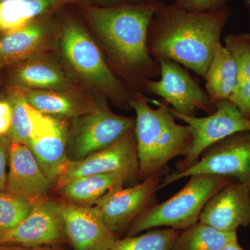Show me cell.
<instances>
[{"instance_id":"obj_1","label":"cell","mask_w":250,"mask_h":250,"mask_svg":"<svg viewBox=\"0 0 250 250\" xmlns=\"http://www.w3.org/2000/svg\"><path fill=\"white\" fill-rule=\"evenodd\" d=\"M163 3L86 10L107 54L108 65L134 93H144L146 82L161 75L160 65L148 49L147 35L151 21Z\"/></svg>"},{"instance_id":"obj_2","label":"cell","mask_w":250,"mask_h":250,"mask_svg":"<svg viewBox=\"0 0 250 250\" xmlns=\"http://www.w3.org/2000/svg\"><path fill=\"white\" fill-rule=\"evenodd\" d=\"M231 15L228 4L191 12L164 3L148 30L147 46L154 58L178 62L204 80L224 28Z\"/></svg>"},{"instance_id":"obj_3","label":"cell","mask_w":250,"mask_h":250,"mask_svg":"<svg viewBox=\"0 0 250 250\" xmlns=\"http://www.w3.org/2000/svg\"><path fill=\"white\" fill-rule=\"evenodd\" d=\"M130 106L136 112L135 134L139 158V177L143 180L167 172V164L177 156H188L192 137L187 125L176 123L165 101L149 100L134 93Z\"/></svg>"},{"instance_id":"obj_4","label":"cell","mask_w":250,"mask_h":250,"mask_svg":"<svg viewBox=\"0 0 250 250\" xmlns=\"http://www.w3.org/2000/svg\"><path fill=\"white\" fill-rule=\"evenodd\" d=\"M57 51L79 83L119 107L131 108L130 101L134 92L112 71L96 42L78 22L67 21L61 24Z\"/></svg>"},{"instance_id":"obj_5","label":"cell","mask_w":250,"mask_h":250,"mask_svg":"<svg viewBox=\"0 0 250 250\" xmlns=\"http://www.w3.org/2000/svg\"><path fill=\"white\" fill-rule=\"evenodd\" d=\"M188 183L173 196L149 207L131 224L126 236L146 230L163 228L186 229L199 221L210 197L234 179L218 174H199L189 177Z\"/></svg>"},{"instance_id":"obj_6","label":"cell","mask_w":250,"mask_h":250,"mask_svg":"<svg viewBox=\"0 0 250 250\" xmlns=\"http://www.w3.org/2000/svg\"><path fill=\"white\" fill-rule=\"evenodd\" d=\"M106 100L100 95L95 109L72 120L67 147L70 161L105 149L134 129L136 118L113 113Z\"/></svg>"},{"instance_id":"obj_7","label":"cell","mask_w":250,"mask_h":250,"mask_svg":"<svg viewBox=\"0 0 250 250\" xmlns=\"http://www.w3.org/2000/svg\"><path fill=\"white\" fill-rule=\"evenodd\" d=\"M199 174L230 177L250 188V131L237 132L210 146L190 167L167 174L161 180L159 189Z\"/></svg>"},{"instance_id":"obj_8","label":"cell","mask_w":250,"mask_h":250,"mask_svg":"<svg viewBox=\"0 0 250 250\" xmlns=\"http://www.w3.org/2000/svg\"><path fill=\"white\" fill-rule=\"evenodd\" d=\"M170 111L175 119L187 124L192 137L191 150L177 164L176 172H180L195 164L207 148L225 138L243 131H250V120L247 119L229 99L215 103V110L203 118L188 116L173 108Z\"/></svg>"},{"instance_id":"obj_9","label":"cell","mask_w":250,"mask_h":250,"mask_svg":"<svg viewBox=\"0 0 250 250\" xmlns=\"http://www.w3.org/2000/svg\"><path fill=\"white\" fill-rule=\"evenodd\" d=\"M155 59L160 65L161 79L148 80L144 93L161 97L174 110L187 116H196L198 111L208 115L215 111V103L187 68L170 59Z\"/></svg>"},{"instance_id":"obj_10","label":"cell","mask_w":250,"mask_h":250,"mask_svg":"<svg viewBox=\"0 0 250 250\" xmlns=\"http://www.w3.org/2000/svg\"><path fill=\"white\" fill-rule=\"evenodd\" d=\"M32 130L28 147L54 188L66 170L67 140L72 120L44 114L30 106Z\"/></svg>"},{"instance_id":"obj_11","label":"cell","mask_w":250,"mask_h":250,"mask_svg":"<svg viewBox=\"0 0 250 250\" xmlns=\"http://www.w3.org/2000/svg\"><path fill=\"white\" fill-rule=\"evenodd\" d=\"M55 52L37 54L1 69L0 82L3 88L66 90L82 86Z\"/></svg>"},{"instance_id":"obj_12","label":"cell","mask_w":250,"mask_h":250,"mask_svg":"<svg viewBox=\"0 0 250 250\" xmlns=\"http://www.w3.org/2000/svg\"><path fill=\"white\" fill-rule=\"evenodd\" d=\"M161 177L154 176L132 187L116 188L95 204L104 223L113 232L121 236L127 233L134 223L145 210L155 205L156 192Z\"/></svg>"},{"instance_id":"obj_13","label":"cell","mask_w":250,"mask_h":250,"mask_svg":"<svg viewBox=\"0 0 250 250\" xmlns=\"http://www.w3.org/2000/svg\"><path fill=\"white\" fill-rule=\"evenodd\" d=\"M139 170L137 143L133 129L105 149L81 160L70 161L55 188L93 174H122L134 180L139 177Z\"/></svg>"},{"instance_id":"obj_14","label":"cell","mask_w":250,"mask_h":250,"mask_svg":"<svg viewBox=\"0 0 250 250\" xmlns=\"http://www.w3.org/2000/svg\"><path fill=\"white\" fill-rule=\"evenodd\" d=\"M69 243L63 217L58 202L48 197L34 202L27 218L4 233L2 244L49 247Z\"/></svg>"},{"instance_id":"obj_15","label":"cell","mask_w":250,"mask_h":250,"mask_svg":"<svg viewBox=\"0 0 250 250\" xmlns=\"http://www.w3.org/2000/svg\"><path fill=\"white\" fill-rule=\"evenodd\" d=\"M61 25L42 18L0 34V70L33 56L58 50Z\"/></svg>"},{"instance_id":"obj_16","label":"cell","mask_w":250,"mask_h":250,"mask_svg":"<svg viewBox=\"0 0 250 250\" xmlns=\"http://www.w3.org/2000/svg\"><path fill=\"white\" fill-rule=\"evenodd\" d=\"M69 243L73 250H108L119 239L104 221L98 208L70 202H58Z\"/></svg>"},{"instance_id":"obj_17","label":"cell","mask_w":250,"mask_h":250,"mask_svg":"<svg viewBox=\"0 0 250 250\" xmlns=\"http://www.w3.org/2000/svg\"><path fill=\"white\" fill-rule=\"evenodd\" d=\"M199 221L224 231L250 225V188L233 181L210 197Z\"/></svg>"},{"instance_id":"obj_18","label":"cell","mask_w":250,"mask_h":250,"mask_svg":"<svg viewBox=\"0 0 250 250\" xmlns=\"http://www.w3.org/2000/svg\"><path fill=\"white\" fill-rule=\"evenodd\" d=\"M9 166L6 191L34 202L54 188L27 144L11 143Z\"/></svg>"},{"instance_id":"obj_19","label":"cell","mask_w":250,"mask_h":250,"mask_svg":"<svg viewBox=\"0 0 250 250\" xmlns=\"http://www.w3.org/2000/svg\"><path fill=\"white\" fill-rule=\"evenodd\" d=\"M27 103L37 111L65 119L73 120L93 111L98 98L83 86L66 90H22Z\"/></svg>"},{"instance_id":"obj_20","label":"cell","mask_w":250,"mask_h":250,"mask_svg":"<svg viewBox=\"0 0 250 250\" xmlns=\"http://www.w3.org/2000/svg\"><path fill=\"white\" fill-rule=\"evenodd\" d=\"M131 179L122 174H93L72 179L55 188L67 202L80 206H93L116 188L124 187Z\"/></svg>"},{"instance_id":"obj_21","label":"cell","mask_w":250,"mask_h":250,"mask_svg":"<svg viewBox=\"0 0 250 250\" xmlns=\"http://www.w3.org/2000/svg\"><path fill=\"white\" fill-rule=\"evenodd\" d=\"M80 0H0V33L49 17L65 5Z\"/></svg>"},{"instance_id":"obj_22","label":"cell","mask_w":250,"mask_h":250,"mask_svg":"<svg viewBox=\"0 0 250 250\" xmlns=\"http://www.w3.org/2000/svg\"><path fill=\"white\" fill-rule=\"evenodd\" d=\"M225 44L234 57L238 67L236 86L229 100L245 118L250 120V34H228L225 36Z\"/></svg>"},{"instance_id":"obj_23","label":"cell","mask_w":250,"mask_h":250,"mask_svg":"<svg viewBox=\"0 0 250 250\" xmlns=\"http://www.w3.org/2000/svg\"><path fill=\"white\" fill-rule=\"evenodd\" d=\"M238 67L234 57L219 42L205 77L206 92L213 103L229 99L236 84Z\"/></svg>"},{"instance_id":"obj_24","label":"cell","mask_w":250,"mask_h":250,"mask_svg":"<svg viewBox=\"0 0 250 250\" xmlns=\"http://www.w3.org/2000/svg\"><path fill=\"white\" fill-rule=\"evenodd\" d=\"M237 238V231H224L198 221L182 230L171 250H223Z\"/></svg>"},{"instance_id":"obj_25","label":"cell","mask_w":250,"mask_h":250,"mask_svg":"<svg viewBox=\"0 0 250 250\" xmlns=\"http://www.w3.org/2000/svg\"><path fill=\"white\" fill-rule=\"evenodd\" d=\"M0 98L6 100L12 108V121L6 136L11 143L27 144L31 134L32 125L30 105L27 103L22 90L3 88Z\"/></svg>"},{"instance_id":"obj_26","label":"cell","mask_w":250,"mask_h":250,"mask_svg":"<svg viewBox=\"0 0 250 250\" xmlns=\"http://www.w3.org/2000/svg\"><path fill=\"white\" fill-rule=\"evenodd\" d=\"M180 232L172 228L152 229L142 234L119 238L108 250H171Z\"/></svg>"},{"instance_id":"obj_27","label":"cell","mask_w":250,"mask_h":250,"mask_svg":"<svg viewBox=\"0 0 250 250\" xmlns=\"http://www.w3.org/2000/svg\"><path fill=\"white\" fill-rule=\"evenodd\" d=\"M34 202L5 190L0 192V229L6 232L20 225L27 218Z\"/></svg>"},{"instance_id":"obj_28","label":"cell","mask_w":250,"mask_h":250,"mask_svg":"<svg viewBox=\"0 0 250 250\" xmlns=\"http://www.w3.org/2000/svg\"><path fill=\"white\" fill-rule=\"evenodd\" d=\"M229 0H175L177 7L191 12H204L228 4Z\"/></svg>"},{"instance_id":"obj_29","label":"cell","mask_w":250,"mask_h":250,"mask_svg":"<svg viewBox=\"0 0 250 250\" xmlns=\"http://www.w3.org/2000/svg\"><path fill=\"white\" fill-rule=\"evenodd\" d=\"M11 143L6 135L0 136V192L6 190L8 174L6 167L9 163Z\"/></svg>"},{"instance_id":"obj_30","label":"cell","mask_w":250,"mask_h":250,"mask_svg":"<svg viewBox=\"0 0 250 250\" xmlns=\"http://www.w3.org/2000/svg\"><path fill=\"white\" fill-rule=\"evenodd\" d=\"M12 121V108L6 100L0 98V136L9 132Z\"/></svg>"},{"instance_id":"obj_31","label":"cell","mask_w":250,"mask_h":250,"mask_svg":"<svg viewBox=\"0 0 250 250\" xmlns=\"http://www.w3.org/2000/svg\"><path fill=\"white\" fill-rule=\"evenodd\" d=\"M0 250H57L49 247H25L18 245L1 244Z\"/></svg>"},{"instance_id":"obj_32","label":"cell","mask_w":250,"mask_h":250,"mask_svg":"<svg viewBox=\"0 0 250 250\" xmlns=\"http://www.w3.org/2000/svg\"><path fill=\"white\" fill-rule=\"evenodd\" d=\"M111 3V6H125V5H135L149 4L147 0H107Z\"/></svg>"},{"instance_id":"obj_33","label":"cell","mask_w":250,"mask_h":250,"mask_svg":"<svg viewBox=\"0 0 250 250\" xmlns=\"http://www.w3.org/2000/svg\"><path fill=\"white\" fill-rule=\"evenodd\" d=\"M223 250H248L244 249V248H242L241 246H240L239 243H238V239L235 240L231 243H229L228 245H227L225 248H223Z\"/></svg>"},{"instance_id":"obj_34","label":"cell","mask_w":250,"mask_h":250,"mask_svg":"<svg viewBox=\"0 0 250 250\" xmlns=\"http://www.w3.org/2000/svg\"><path fill=\"white\" fill-rule=\"evenodd\" d=\"M165 0H147L149 4H156V3L164 2Z\"/></svg>"},{"instance_id":"obj_35","label":"cell","mask_w":250,"mask_h":250,"mask_svg":"<svg viewBox=\"0 0 250 250\" xmlns=\"http://www.w3.org/2000/svg\"><path fill=\"white\" fill-rule=\"evenodd\" d=\"M4 231L0 229V246L2 244L3 238H4Z\"/></svg>"},{"instance_id":"obj_36","label":"cell","mask_w":250,"mask_h":250,"mask_svg":"<svg viewBox=\"0 0 250 250\" xmlns=\"http://www.w3.org/2000/svg\"><path fill=\"white\" fill-rule=\"evenodd\" d=\"M245 4L248 7V9H250V0H243Z\"/></svg>"},{"instance_id":"obj_37","label":"cell","mask_w":250,"mask_h":250,"mask_svg":"<svg viewBox=\"0 0 250 250\" xmlns=\"http://www.w3.org/2000/svg\"><path fill=\"white\" fill-rule=\"evenodd\" d=\"M248 10H249V11H250V9H248Z\"/></svg>"},{"instance_id":"obj_38","label":"cell","mask_w":250,"mask_h":250,"mask_svg":"<svg viewBox=\"0 0 250 250\" xmlns=\"http://www.w3.org/2000/svg\"><path fill=\"white\" fill-rule=\"evenodd\" d=\"M0 34H1V33H0Z\"/></svg>"}]
</instances>
